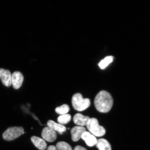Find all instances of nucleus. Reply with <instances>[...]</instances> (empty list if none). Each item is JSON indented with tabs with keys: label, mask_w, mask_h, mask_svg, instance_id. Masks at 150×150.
I'll list each match as a JSON object with an SVG mask.
<instances>
[{
	"label": "nucleus",
	"mask_w": 150,
	"mask_h": 150,
	"mask_svg": "<svg viewBox=\"0 0 150 150\" xmlns=\"http://www.w3.org/2000/svg\"><path fill=\"white\" fill-rule=\"evenodd\" d=\"M32 142L38 149L40 150L46 149L47 144L45 140L36 136H33L31 138Z\"/></svg>",
	"instance_id": "9b49d317"
},
{
	"label": "nucleus",
	"mask_w": 150,
	"mask_h": 150,
	"mask_svg": "<svg viewBox=\"0 0 150 150\" xmlns=\"http://www.w3.org/2000/svg\"><path fill=\"white\" fill-rule=\"evenodd\" d=\"M86 131V129L83 127L77 126L73 127L71 131L72 140L74 142L78 141Z\"/></svg>",
	"instance_id": "0eeeda50"
},
{
	"label": "nucleus",
	"mask_w": 150,
	"mask_h": 150,
	"mask_svg": "<svg viewBox=\"0 0 150 150\" xmlns=\"http://www.w3.org/2000/svg\"><path fill=\"white\" fill-rule=\"evenodd\" d=\"M111 95L106 91H101L97 94L94 99L95 106L98 111L103 113L109 112L113 105Z\"/></svg>",
	"instance_id": "f257e3e1"
},
{
	"label": "nucleus",
	"mask_w": 150,
	"mask_h": 150,
	"mask_svg": "<svg viewBox=\"0 0 150 150\" xmlns=\"http://www.w3.org/2000/svg\"><path fill=\"white\" fill-rule=\"evenodd\" d=\"M47 125L48 127L54 131H57L60 134H62L63 132H65L67 130L66 127L64 125L56 123L51 120L48 121Z\"/></svg>",
	"instance_id": "f8f14e48"
},
{
	"label": "nucleus",
	"mask_w": 150,
	"mask_h": 150,
	"mask_svg": "<svg viewBox=\"0 0 150 150\" xmlns=\"http://www.w3.org/2000/svg\"><path fill=\"white\" fill-rule=\"evenodd\" d=\"M81 138L85 141L87 145L89 147H93L96 145L97 142V138L88 131H85L82 134Z\"/></svg>",
	"instance_id": "1a4fd4ad"
},
{
	"label": "nucleus",
	"mask_w": 150,
	"mask_h": 150,
	"mask_svg": "<svg viewBox=\"0 0 150 150\" xmlns=\"http://www.w3.org/2000/svg\"><path fill=\"white\" fill-rule=\"evenodd\" d=\"M72 103L74 109L78 111H82L87 109L91 105V101L88 98H83L81 94L76 93L73 95Z\"/></svg>",
	"instance_id": "f03ea898"
},
{
	"label": "nucleus",
	"mask_w": 150,
	"mask_h": 150,
	"mask_svg": "<svg viewBox=\"0 0 150 150\" xmlns=\"http://www.w3.org/2000/svg\"><path fill=\"white\" fill-rule=\"evenodd\" d=\"M56 147L57 150H72L69 144L64 142H59L57 143Z\"/></svg>",
	"instance_id": "f3484780"
},
{
	"label": "nucleus",
	"mask_w": 150,
	"mask_h": 150,
	"mask_svg": "<svg viewBox=\"0 0 150 150\" xmlns=\"http://www.w3.org/2000/svg\"><path fill=\"white\" fill-rule=\"evenodd\" d=\"M24 80L23 74L19 72H15L11 76V81L13 87L16 89L19 88L22 85Z\"/></svg>",
	"instance_id": "423d86ee"
},
{
	"label": "nucleus",
	"mask_w": 150,
	"mask_h": 150,
	"mask_svg": "<svg viewBox=\"0 0 150 150\" xmlns=\"http://www.w3.org/2000/svg\"><path fill=\"white\" fill-rule=\"evenodd\" d=\"M74 150H87V149L81 146H77L75 147Z\"/></svg>",
	"instance_id": "a211bd4d"
},
{
	"label": "nucleus",
	"mask_w": 150,
	"mask_h": 150,
	"mask_svg": "<svg viewBox=\"0 0 150 150\" xmlns=\"http://www.w3.org/2000/svg\"><path fill=\"white\" fill-rule=\"evenodd\" d=\"M71 118L70 114H64L59 116L58 117L57 121L60 124L63 125L68 123L70 121Z\"/></svg>",
	"instance_id": "2eb2a0df"
},
{
	"label": "nucleus",
	"mask_w": 150,
	"mask_h": 150,
	"mask_svg": "<svg viewBox=\"0 0 150 150\" xmlns=\"http://www.w3.org/2000/svg\"><path fill=\"white\" fill-rule=\"evenodd\" d=\"M90 119L88 116H84L80 113H77L73 118V121L75 124L79 126L83 127L87 125Z\"/></svg>",
	"instance_id": "9d476101"
},
{
	"label": "nucleus",
	"mask_w": 150,
	"mask_h": 150,
	"mask_svg": "<svg viewBox=\"0 0 150 150\" xmlns=\"http://www.w3.org/2000/svg\"><path fill=\"white\" fill-rule=\"evenodd\" d=\"M70 108L68 105L66 104H63L62 105L58 107L55 108V112L58 114L59 115H62L64 114H67Z\"/></svg>",
	"instance_id": "4468645a"
},
{
	"label": "nucleus",
	"mask_w": 150,
	"mask_h": 150,
	"mask_svg": "<svg viewBox=\"0 0 150 150\" xmlns=\"http://www.w3.org/2000/svg\"><path fill=\"white\" fill-rule=\"evenodd\" d=\"M47 150H57V149L55 146L51 145L49 146Z\"/></svg>",
	"instance_id": "6ab92c4d"
},
{
	"label": "nucleus",
	"mask_w": 150,
	"mask_h": 150,
	"mask_svg": "<svg viewBox=\"0 0 150 150\" xmlns=\"http://www.w3.org/2000/svg\"><path fill=\"white\" fill-rule=\"evenodd\" d=\"M57 136L56 131L48 127H45L42 131V137L48 142H54L56 139Z\"/></svg>",
	"instance_id": "39448f33"
},
{
	"label": "nucleus",
	"mask_w": 150,
	"mask_h": 150,
	"mask_svg": "<svg viewBox=\"0 0 150 150\" xmlns=\"http://www.w3.org/2000/svg\"><path fill=\"white\" fill-rule=\"evenodd\" d=\"M86 126L90 132L95 137H102L105 134V129L99 125L98 120L95 118H90Z\"/></svg>",
	"instance_id": "7ed1b4c3"
},
{
	"label": "nucleus",
	"mask_w": 150,
	"mask_h": 150,
	"mask_svg": "<svg viewBox=\"0 0 150 150\" xmlns=\"http://www.w3.org/2000/svg\"><path fill=\"white\" fill-rule=\"evenodd\" d=\"M96 145L99 150H112L111 145L108 140L104 139L97 140Z\"/></svg>",
	"instance_id": "ddd939ff"
},
{
	"label": "nucleus",
	"mask_w": 150,
	"mask_h": 150,
	"mask_svg": "<svg viewBox=\"0 0 150 150\" xmlns=\"http://www.w3.org/2000/svg\"><path fill=\"white\" fill-rule=\"evenodd\" d=\"M113 57L112 56H108L103 60L99 63L98 65L101 69L105 68L108 64L111 63L113 61Z\"/></svg>",
	"instance_id": "dca6fc26"
},
{
	"label": "nucleus",
	"mask_w": 150,
	"mask_h": 150,
	"mask_svg": "<svg viewBox=\"0 0 150 150\" xmlns=\"http://www.w3.org/2000/svg\"><path fill=\"white\" fill-rule=\"evenodd\" d=\"M24 133V130L22 127H10L3 133V138L6 141H12L18 138Z\"/></svg>",
	"instance_id": "20e7f679"
},
{
	"label": "nucleus",
	"mask_w": 150,
	"mask_h": 150,
	"mask_svg": "<svg viewBox=\"0 0 150 150\" xmlns=\"http://www.w3.org/2000/svg\"><path fill=\"white\" fill-rule=\"evenodd\" d=\"M11 76L12 75L9 70L0 69V79L3 83L7 87H10L12 85Z\"/></svg>",
	"instance_id": "6e6552de"
}]
</instances>
